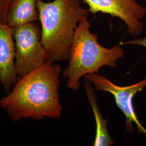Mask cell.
<instances>
[{
    "mask_svg": "<svg viewBox=\"0 0 146 146\" xmlns=\"http://www.w3.org/2000/svg\"><path fill=\"white\" fill-rule=\"evenodd\" d=\"M61 73L58 64L47 61L19 78L0 99V108L15 122L28 119H59L62 111L58 94Z\"/></svg>",
    "mask_w": 146,
    "mask_h": 146,
    "instance_id": "cell-1",
    "label": "cell"
},
{
    "mask_svg": "<svg viewBox=\"0 0 146 146\" xmlns=\"http://www.w3.org/2000/svg\"><path fill=\"white\" fill-rule=\"evenodd\" d=\"M37 7L47 60L67 61L75 29L80 22L88 17V9L81 7V0H37Z\"/></svg>",
    "mask_w": 146,
    "mask_h": 146,
    "instance_id": "cell-2",
    "label": "cell"
},
{
    "mask_svg": "<svg viewBox=\"0 0 146 146\" xmlns=\"http://www.w3.org/2000/svg\"><path fill=\"white\" fill-rule=\"evenodd\" d=\"M90 27L87 17L78 23L70 48L68 66L63 72V76L67 79V87L74 90L78 89L82 76L98 73L104 66L115 68L116 61L125 55L120 45L111 48L102 46L97 35L90 31Z\"/></svg>",
    "mask_w": 146,
    "mask_h": 146,
    "instance_id": "cell-3",
    "label": "cell"
},
{
    "mask_svg": "<svg viewBox=\"0 0 146 146\" xmlns=\"http://www.w3.org/2000/svg\"><path fill=\"white\" fill-rule=\"evenodd\" d=\"M12 31L19 79L47 62V52L41 42V29L34 23L13 28Z\"/></svg>",
    "mask_w": 146,
    "mask_h": 146,
    "instance_id": "cell-4",
    "label": "cell"
},
{
    "mask_svg": "<svg viewBox=\"0 0 146 146\" xmlns=\"http://www.w3.org/2000/svg\"><path fill=\"white\" fill-rule=\"evenodd\" d=\"M84 76L86 80L93 84L97 91L108 92L113 95L117 106L125 116L126 131H134L133 123H135L138 133L143 134L146 140V129L138 120L133 103L135 94L146 87V79L129 86H120L98 73L90 74Z\"/></svg>",
    "mask_w": 146,
    "mask_h": 146,
    "instance_id": "cell-5",
    "label": "cell"
},
{
    "mask_svg": "<svg viewBox=\"0 0 146 146\" xmlns=\"http://www.w3.org/2000/svg\"><path fill=\"white\" fill-rule=\"evenodd\" d=\"M92 14L102 13L120 19L125 23L128 34L139 36L143 31L141 20L146 16V7L137 0H82Z\"/></svg>",
    "mask_w": 146,
    "mask_h": 146,
    "instance_id": "cell-6",
    "label": "cell"
},
{
    "mask_svg": "<svg viewBox=\"0 0 146 146\" xmlns=\"http://www.w3.org/2000/svg\"><path fill=\"white\" fill-rule=\"evenodd\" d=\"M15 55L12 28L0 21V84L7 93L18 80Z\"/></svg>",
    "mask_w": 146,
    "mask_h": 146,
    "instance_id": "cell-7",
    "label": "cell"
},
{
    "mask_svg": "<svg viewBox=\"0 0 146 146\" xmlns=\"http://www.w3.org/2000/svg\"><path fill=\"white\" fill-rule=\"evenodd\" d=\"M37 0H12L9 6L6 23L11 28L38 20Z\"/></svg>",
    "mask_w": 146,
    "mask_h": 146,
    "instance_id": "cell-8",
    "label": "cell"
},
{
    "mask_svg": "<svg viewBox=\"0 0 146 146\" xmlns=\"http://www.w3.org/2000/svg\"><path fill=\"white\" fill-rule=\"evenodd\" d=\"M84 86L89 102L94 113L96 122V134L93 146H111L115 143V142L110 136L107 129L108 119H104L100 112L99 107L97 104L96 97L94 93L93 84L86 80Z\"/></svg>",
    "mask_w": 146,
    "mask_h": 146,
    "instance_id": "cell-9",
    "label": "cell"
},
{
    "mask_svg": "<svg viewBox=\"0 0 146 146\" xmlns=\"http://www.w3.org/2000/svg\"><path fill=\"white\" fill-rule=\"evenodd\" d=\"M12 0H0V21L6 23L7 11Z\"/></svg>",
    "mask_w": 146,
    "mask_h": 146,
    "instance_id": "cell-10",
    "label": "cell"
},
{
    "mask_svg": "<svg viewBox=\"0 0 146 146\" xmlns=\"http://www.w3.org/2000/svg\"><path fill=\"white\" fill-rule=\"evenodd\" d=\"M120 45H135L146 48V36L144 38L134 39L131 41L125 42H120Z\"/></svg>",
    "mask_w": 146,
    "mask_h": 146,
    "instance_id": "cell-11",
    "label": "cell"
}]
</instances>
